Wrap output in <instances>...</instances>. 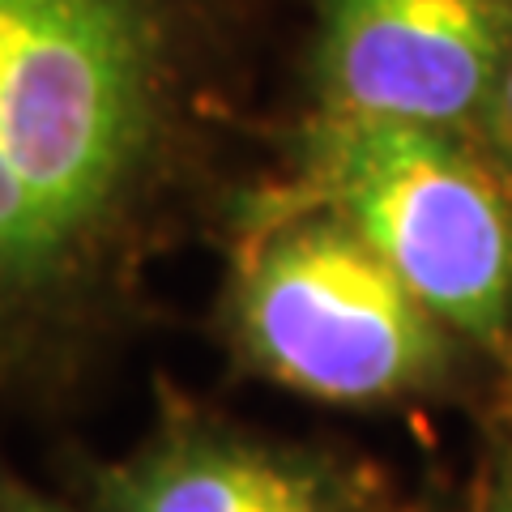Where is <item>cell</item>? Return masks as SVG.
Wrapping results in <instances>:
<instances>
[{
    "mask_svg": "<svg viewBox=\"0 0 512 512\" xmlns=\"http://www.w3.org/2000/svg\"><path fill=\"white\" fill-rule=\"evenodd\" d=\"M231 0H0V406H56L146 325L214 180Z\"/></svg>",
    "mask_w": 512,
    "mask_h": 512,
    "instance_id": "cell-1",
    "label": "cell"
},
{
    "mask_svg": "<svg viewBox=\"0 0 512 512\" xmlns=\"http://www.w3.org/2000/svg\"><path fill=\"white\" fill-rule=\"evenodd\" d=\"M227 333L252 372L282 389L380 406L444 376L453 329L338 210L286 192L248 227Z\"/></svg>",
    "mask_w": 512,
    "mask_h": 512,
    "instance_id": "cell-2",
    "label": "cell"
},
{
    "mask_svg": "<svg viewBox=\"0 0 512 512\" xmlns=\"http://www.w3.org/2000/svg\"><path fill=\"white\" fill-rule=\"evenodd\" d=\"M295 197L338 210L453 333H508L512 205L457 133L320 111Z\"/></svg>",
    "mask_w": 512,
    "mask_h": 512,
    "instance_id": "cell-3",
    "label": "cell"
},
{
    "mask_svg": "<svg viewBox=\"0 0 512 512\" xmlns=\"http://www.w3.org/2000/svg\"><path fill=\"white\" fill-rule=\"evenodd\" d=\"M512 47V0H316L325 111L483 128Z\"/></svg>",
    "mask_w": 512,
    "mask_h": 512,
    "instance_id": "cell-4",
    "label": "cell"
},
{
    "mask_svg": "<svg viewBox=\"0 0 512 512\" xmlns=\"http://www.w3.org/2000/svg\"><path fill=\"white\" fill-rule=\"evenodd\" d=\"M99 512H338L320 461L167 410L141 448L99 474Z\"/></svg>",
    "mask_w": 512,
    "mask_h": 512,
    "instance_id": "cell-5",
    "label": "cell"
},
{
    "mask_svg": "<svg viewBox=\"0 0 512 512\" xmlns=\"http://www.w3.org/2000/svg\"><path fill=\"white\" fill-rule=\"evenodd\" d=\"M483 128L491 133L495 146H500L504 163L512 167V47H508V64H504V73H500V86H495V99L487 107Z\"/></svg>",
    "mask_w": 512,
    "mask_h": 512,
    "instance_id": "cell-6",
    "label": "cell"
},
{
    "mask_svg": "<svg viewBox=\"0 0 512 512\" xmlns=\"http://www.w3.org/2000/svg\"><path fill=\"white\" fill-rule=\"evenodd\" d=\"M0 512H82V508L56 504V500H47V495L30 491L22 483H0Z\"/></svg>",
    "mask_w": 512,
    "mask_h": 512,
    "instance_id": "cell-7",
    "label": "cell"
},
{
    "mask_svg": "<svg viewBox=\"0 0 512 512\" xmlns=\"http://www.w3.org/2000/svg\"><path fill=\"white\" fill-rule=\"evenodd\" d=\"M491 512H512V487L500 495V500H495V508H491Z\"/></svg>",
    "mask_w": 512,
    "mask_h": 512,
    "instance_id": "cell-8",
    "label": "cell"
}]
</instances>
